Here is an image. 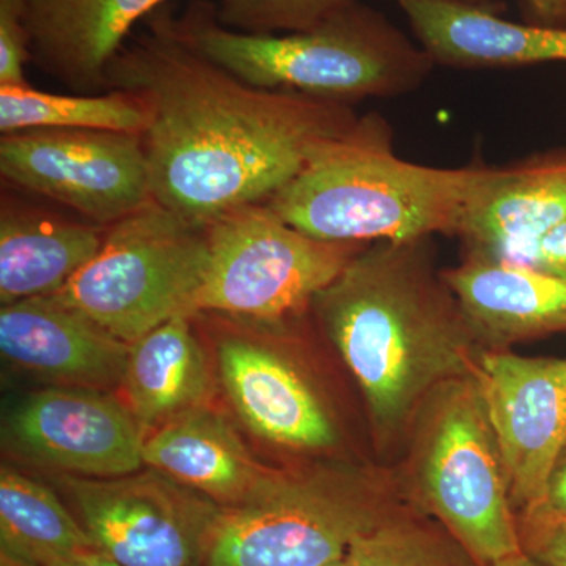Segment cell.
<instances>
[{"instance_id":"obj_1","label":"cell","mask_w":566,"mask_h":566,"mask_svg":"<svg viewBox=\"0 0 566 566\" xmlns=\"http://www.w3.org/2000/svg\"><path fill=\"white\" fill-rule=\"evenodd\" d=\"M148 24L109 63L104 87L147 107L153 200L193 223L270 202L359 118L348 104L245 84L182 43L164 10Z\"/></svg>"},{"instance_id":"obj_2","label":"cell","mask_w":566,"mask_h":566,"mask_svg":"<svg viewBox=\"0 0 566 566\" xmlns=\"http://www.w3.org/2000/svg\"><path fill=\"white\" fill-rule=\"evenodd\" d=\"M431 240L365 245L312 304L385 439L439 386L474 376L486 349L436 274Z\"/></svg>"},{"instance_id":"obj_3","label":"cell","mask_w":566,"mask_h":566,"mask_svg":"<svg viewBox=\"0 0 566 566\" xmlns=\"http://www.w3.org/2000/svg\"><path fill=\"white\" fill-rule=\"evenodd\" d=\"M501 167H431L395 155L378 114L326 142L270 207L290 226L329 243H401L460 237Z\"/></svg>"},{"instance_id":"obj_4","label":"cell","mask_w":566,"mask_h":566,"mask_svg":"<svg viewBox=\"0 0 566 566\" xmlns=\"http://www.w3.org/2000/svg\"><path fill=\"white\" fill-rule=\"evenodd\" d=\"M170 31L205 59L264 91L293 92L353 106L416 91L434 61L420 44L364 3L307 31L245 33L223 28L214 3L197 0Z\"/></svg>"},{"instance_id":"obj_5","label":"cell","mask_w":566,"mask_h":566,"mask_svg":"<svg viewBox=\"0 0 566 566\" xmlns=\"http://www.w3.org/2000/svg\"><path fill=\"white\" fill-rule=\"evenodd\" d=\"M400 509L374 469L273 471L244 504L222 510L203 566H331Z\"/></svg>"},{"instance_id":"obj_6","label":"cell","mask_w":566,"mask_h":566,"mask_svg":"<svg viewBox=\"0 0 566 566\" xmlns=\"http://www.w3.org/2000/svg\"><path fill=\"white\" fill-rule=\"evenodd\" d=\"M412 424L417 506L479 566L523 553L504 458L474 376L434 389Z\"/></svg>"},{"instance_id":"obj_7","label":"cell","mask_w":566,"mask_h":566,"mask_svg":"<svg viewBox=\"0 0 566 566\" xmlns=\"http://www.w3.org/2000/svg\"><path fill=\"white\" fill-rule=\"evenodd\" d=\"M208 262V227L151 200L107 227L103 248L55 296L132 345L175 316H193Z\"/></svg>"},{"instance_id":"obj_8","label":"cell","mask_w":566,"mask_h":566,"mask_svg":"<svg viewBox=\"0 0 566 566\" xmlns=\"http://www.w3.org/2000/svg\"><path fill=\"white\" fill-rule=\"evenodd\" d=\"M210 262L192 315L282 326L312 308L365 245L316 240L290 226L270 203L227 212L208 226Z\"/></svg>"},{"instance_id":"obj_9","label":"cell","mask_w":566,"mask_h":566,"mask_svg":"<svg viewBox=\"0 0 566 566\" xmlns=\"http://www.w3.org/2000/svg\"><path fill=\"white\" fill-rule=\"evenodd\" d=\"M61 483L93 545L118 564L203 566L223 510L207 495L151 468Z\"/></svg>"},{"instance_id":"obj_10","label":"cell","mask_w":566,"mask_h":566,"mask_svg":"<svg viewBox=\"0 0 566 566\" xmlns=\"http://www.w3.org/2000/svg\"><path fill=\"white\" fill-rule=\"evenodd\" d=\"M0 174L10 185L111 227L150 203L142 134L98 129H24L2 134Z\"/></svg>"},{"instance_id":"obj_11","label":"cell","mask_w":566,"mask_h":566,"mask_svg":"<svg viewBox=\"0 0 566 566\" xmlns=\"http://www.w3.org/2000/svg\"><path fill=\"white\" fill-rule=\"evenodd\" d=\"M474 378L501 447L516 513L542 504L566 446V357L483 349Z\"/></svg>"},{"instance_id":"obj_12","label":"cell","mask_w":566,"mask_h":566,"mask_svg":"<svg viewBox=\"0 0 566 566\" xmlns=\"http://www.w3.org/2000/svg\"><path fill=\"white\" fill-rule=\"evenodd\" d=\"M18 455L63 475L109 479L140 471L145 431L107 390L55 386L22 398L6 424Z\"/></svg>"},{"instance_id":"obj_13","label":"cell","mask_w":566,"mask_h":566,"mask_svg":"<svg viewBox=\"0 0 566 566\" xmlns=\"http://www.w3.org/2000/svg\"><path fill=\"white\" fill-rule=\"evenodd\" d=\"M218 368L230 401L253 434L301 452L337 444V428L322 398L274 346L251 335H222Z\"/></svg>"},{"instance_id":"obj_14","label":"cell","mask_w":566,"mask_h":566,"mask_svg":"<svg viewBox=\"0 0 566 566\" xmlns=\"http://www.w3.org/2000/svg\"><path fill=\"white\" fill-rule=\"evenodd\" d=\"M0 352L54 385L109 390L122 386L129 344L51 294L2 305Z\"/></svg>"},{"instance_id":"obj_15","label":"cell","mask_w":566,"mask_h":566,"mask_svg":"<svg viewBox=\"0 0 566 566\" xmlns=\"http://www.w3.org/2000/svg\"><path fill=\"white\" fill-rule=\"evenodd\" d=\"M486 349L566 333V279L526 264L468 253L442 271Z\"/></svg>"},{"instance_id":"obj_16","label":"cell","mask_w":566,"mask_h":566,"mask_svg":"<svg viewBox=\"0 0 566 566\" xmlns=\"http://www.w3.org/2000/svg\"><path fill=\"white\" fill-rule=\"evenodd\" d=\"M436 65L516 69L566 63V28L515 22L464 0H394Z\"/></svg>"},{"instance_id":"obj_17","label":"cell","mask_w":566,"mask_h":566,"mask_svg":"<svg viewBox=\"0 0 566 566\" xmlns=\"http://www.w3.org/2000/svg\"><path fill=\"white\" fill-rule=\"evenodd\" d=\"M167 0H28L31 61L81 92L104 87V74L137 22Z\"/></svg>"},{"instance_id":"obj_18","label":"cell","mask_w":566,"mask_h":566,"mask_svg":"<svg viewBox=\"0 0 566 566\" xmlns=\"http://www.w3.org/2000/svg\"><path fill=\"white\" fill-rule=\"evenodd\" d=\"M566 221V151L501 167L465 219L469 253L532 266L539 241Z\"/></svg>"},{"instance_id":"obj_19","label":"cell","mask_w":566,"mask_h":566,"mask_svg":"<svg viewBox=\"0 0 566 566\" xmlns=\"http://www.w3.org/2000/svg\"><path fill=\"white\" fill-rule=\"evenodd\" d=\"M144 465L222 509L244 504L273 474L251 455L232 424L207 405L145 436Z\"/></svg>"},{"instance_id":"obj_20","label":"cell","mask_w":566,"mask_h":566,"mask_svg":"<svg viewBox=\"0 0 566 566\" xmlns=\"http://www.w3.org/2000/svg\"><path fill=\"white\" fill-rule=\"evenodd\" d=\"M107 230L54 218L3 200L0 214V304L61 292L99 249Z\"/></svg>"},{"instance_id":"obj_21","label":"cell","mask_w":566,"mask_h":566,"mask_svg":"<svg viewBox=\"0 0 566 566\" xmlns=\"http://www.w3.org/2000/svg\"><path fill=\"white\" fill-rule=\"evenodd\" d=\"M120 387L126 406L148 433L205 405L210 371L192 316H175L133 342Z\"/></svg>"},{"instance_id":"obj_22","label":"cell","mask_w":566,"mask_h":566,"mask_svg":"<svg viewBox=\"0 0 566 566\" xmlns=\"http://www.w3.org/2000/svg\"><path fill=\"white\" fill-rule=\"evenodd\" d=\"M0 539L2 566H51L96 549L54 491L10 465L0 471Z\"/></svg>"},{"instance_id":"obj_23","label":"cell","mask_w":566,"mask_h":566,"mask_svg":"<svg viewBox=\"0 0 566 566\" xmlns=\"http://www.w3.org/2000/svg\"><path fill=\"white\" fill-rule=\"evenodd\" d=\"M148 112L134 93L111 91L106 95H59L31 85H0V132L24 129H98L144 134Z\"/></svg>"},{"instance_id":"obj_24","label":"cell","mask_w":566,"mask_h":566,"mask_svg":"<svg viewBox=\"0 0 566 566\" xmlns=\"http://www.w3.org/2000/svg\"><path fill=\"white\" fill-rule=\"evenodd\" d=\"M331 566H479L441 524L400 509Z\"/></svg>"},{"instance_id":"obj_25","label":"cell","mask_w":566,"mask_h":566,"mask_svg":"<svg viewBox=\"0 0 566 566\" xmlns=\"http://www.w3.org/2000/svg\"><path fill=\"white\" fill-rule=\"evenodd\" d=\"M360 0H218L216 20L245 33L307 31Z\"/></svg>"},{"instance_id":"obj_26","label":"cell","mask_w":566,"mask_h":566,"mask_svg":"<svg viewBox=\"0 0 566 566\" xmlns=\"http://www.w3.org/2000/svg\"><path fill=\"white\" fill-rule=\"evenodd\" d=\"M524 553L545 566H566V516L545 504L516 513Z\"/></svg>"},{"instance_id":"obj_27","label":"cell","mask_w":566,"mask_h":566,"mask_svg":"<svg viewBox=\"0 0 566 566\" xmlns=\"http://www.w3.org/2000/svg\"><path fill=\"white\" fill-rule=\"evenodd\" d=\"M28 0H0V85H28L25 63L31 61Z\"/></svg>"},{"instance_id":"obj_28","label":"cell","mask_w":566,"mask_h":566,"mask_svg":"<svg viewBox=\"0 0 566 566\" xmlns=\"http://www.w3.org/2000/svg\"><path fill=\"white\" fill-rule=\"evenodd\" d=\"M532 268L566 279V221L539 241Z\"/></svg>"},{"instance_id":"obj_29","label":"cell","mask_w":566,"mask_h":566,"mask_svg":"<svg viewBox=\"0 0 566 566\" xmlns=\"http://www.w3.org/2000/svg\"><path fill=\"white\" fill-rule=\"evenodd\" d=\"M464 2L483 6V0H464ZM526 22L566 28V0H521Z\"/></svg>"},{"instance_id":"obj_30","label":"cell","mask_w":566,"mask_h":566,"mask_svg":"<svg viewBox=\"0 0 566 566\" xmlns=\"http://www.w3.org/2000/svg\"><path fill=\"white\" fill-rule=\"evenodd\" d=\"M542 504L566 516V446L551 471Z\"/></svg>"},{"instance_id":"obj_31","label":"cell","mask_w":566,"mask_h":566,"mask_svg":"<svg viewBox=\"0 0 566 566\" xmlns=\"http://www.w3.org/2000/svg\"><path fill=\"white\" fill-rule=\"evenodd\" d=\"M51 566H125L115 562L114 558L106 556L102 551L88 549L84 553L76 554V556L65 558V560L57 562Z\"/></svg>"},{"instance_id":"obj_32","label":"cell","mask_w":566,"mask_h":566,"mask_svg":"<svg viewBox=\"0 0 566 566\" xmlns=\"http://www.w3.org/2000/svg\"><path fill=\"white\" fill-rule=\"evenodd\" d=\"M494 566H545L539 564V562H536L535 558H532L531 556H527L526 553H520L516 554V556H512L509 558H505V560L499 562V564H495Z\"/></svg>"}]
</instances>
